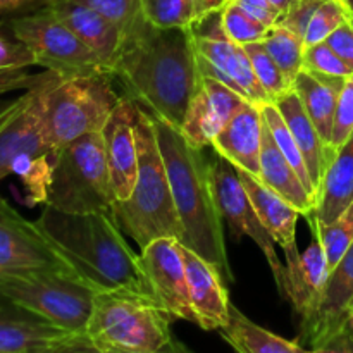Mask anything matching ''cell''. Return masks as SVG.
Segmentation results:
<instances>
[{
  "label": "cell",
  "instance_id": "obj_35",
  "mask_svg": "<svg viewBox=\"0 0 353 353\" xmlns=\"http://www.w3.org/2000/svg\"><path fill=\"white\" fill-rule=\"evenodd\" d=\"M221 21H223V28L226 37L234 43L245 45L255 43V41H262L269 30L262 26L261 23L248 16L238 3L230 2L221 12Z\"/></svg>",
  "mask_w": 353,
  "mask_h": 353
},
{
  "label": "cell",
  "instance_id": "obj_23",
  "mask_svg": "<svg viewBox=\"0 0 353 353\" xmlns=\"http://www.w3.org/2000/svg\"><path fill=\"white\" fill-rule=\"evenodd\" d=\"M272 103L278 107L279 114H281L286 126L292 131L293 138H295V141L299 143V148L302 150L307 169H309L310 181H312L317 196L324 171H326L327 164H330L331 159L334 157L336 152H331L330 148L324 145L323 138L319 137V131L316 130V126H314V123L310 121V117L307 116L305 109H303L302 105V100L296 95L295 90H288L285 95L276 99Z\"/></svg>",
  "mask_w": 353,
  "mask_h": 353
},
{
  "label": "cell",
  "instance_id": "obj_28",
  "mask_svg": "<svg viewBox=\"0 0 353 353\" xmlns=\"http://www.w3.org/2000/svg\"><path fill=\"white\" fill-rule=\"evenodd\" d=\"M219 333L236 353H309V348L299 341H290L259 326L233 303L230 321Z\"/></svg>",
  "mask_w": 353,
  "mask_h": 353
},
{
  "label": "cell",
  "instance_id": "obj_15",
  "mask_svg": "<svg viewBox=\"0 0 353 353\" xmlns=\"http://www.w3.org/2000/svg\"><path fill=\"white\" fill-rule=\"evenodd\" d=\"M196 50V68L200 76L217 79L252 103L271 102L259 83L250 57L241 45L230 38H209L193 33Z\"/></svg>",
  "mask_w": 353,
  "mask_h": 353
},
{
  "label": "cell",
  "instance_id": "obj_50",
  "mask_svg": "<svg viewBox=\"0 0 353 353\" xmlns=\"http://www.w3.org/2000/svg\"><path fill=\"white\" fill-rule=\"evenodd\" d=\"M353 324V300L350 303V309H348V327H350Z\"/></svg>",
  "mask_w": 353,
  "mask_h": 353
},
{
  "label": "cell",
  "instance_id": "obj_24",
  "mask_svg": "<svg viewBox=\"0 0 353 353\" xmlns=\"http://www.w3.org/2000/svg\"><path fill=\"white\" fill-rule=\"evenodd\" d=\"M353 203V134L350 140L338 148L327 164L316 196L312 216L307 219L317 224L336 221Z\"/></svg>",
  "mask_w": 353,
  "mask_h": 353
},
{
  "label": "cell",
  "instance_id": "obj_33",
  "mask_svg": "<svg viewBox=\"0 0 353 353\" xmlns=\"http://www.w3.org/2000/svg\"><path fill=\"white\" fill-rule=\"evenodd\" d=\"M245 52L250 57L252 68H254L255 76H257L259 83L264 88L265 95L269 97L271 102H274L276 99H279L281 95H285L288 90H292V85L288 83V79L285 78L283 71L279 69V65L276 64L274 59L269 55V52L265 50L264 43L262 41H255V43L245 45Z\"/></svg>",
  "mask_w": 353,
  "mask_h": 353
},
{
  "label": "cell",
  "instance_id": "obj_13",
  "mask_svg": "<svg viewBox=\"0 0 353 353\" xmlns=\"http://www.w3.org/2000/svg\"><path fill=\"white\" fill-rule=\"evenodd\" d=\"M52 268L68 265L48 245L34 221L24 219L0 195V278Z\"/></svg>",
  "mask_w": 353,
  "mask_h": 353
},
{
  "label": "cell",
  "instance_id": "obj_14",
  "mask_svg": "<svg viewBox=\"0 0 353 353\" xmlns=\"http://www.w3.org/2000/svg\"><path fill=\"white\" fill-rule=\"evenodd\" d=\"M241 183H243L245 192L250 196V202L257 212L259 219L269 231L272 240L276 241L279 248L283 250L286 259V272H288V292H286V300L290 302L295 290L296 283L300 278V259L302 254L296 247V223L299 217L302 216L296 207L286 202L283 196L269 190L257 176L250 172L238 169Z\"/></svg>",
  "mask_w": 353,
  "mask_h": 353
},
{
  "label": "cell",
  "instance_id": "obj_17",
  "mask_svg": "<svg viewBox=\"0 0 353 353\" xmlns=\"http://www.w3.org/2000/svg\"><path fill=\"white\" fill-rule=\"evenodd\" d=\"M245 102L248 100L224 83L202 76L179 131L192 147L203 150L212 145Z\"/></svg>",
  "mask_w": 353,
  "mask_h": 353
},
{
  "label": "cell",
  "instance_id": "obj_19",
  "mask_svg": "<svg viewBox=\"0 0 353 353\" xmlns=\"http://www.w3.org/2000/svg\"><path fill=\"white\" fill-rule=\"evenodd\" d=\"M183 257L195 324L200 330L221 331L230 321L231 302L226 279L216 265L207 262L185 245Z\"/></svg>",
  "mask_w": 353,
  "mask_h": 353
},
{
  "label": "cell",
  "instance_id": "obj_37",
  "mask_svg": "<svg viewBox=\"0 0 353 353\" xmlns=\"http://www.w3.org/2000/svg\"><path fill=\"white\" fill-rule=\"evenodd\" d=\"M303 69L310 72H317V74L338 76V78H348V76L353 74L350 68L338 57L336 52L326 41L305 47Z\"/></svg>",
  "mask_w": 353,
  "mask_h": 353
},
{
  "label": "cell",
  "instance_id": "obj_18",
  "mask_svg": "<svg viewBox=\"0 0 353 353\" xmlns=\"http://www.w3.org/2000/svg\"><path fill=\"white\" fill-rule=\"evenodd\" d=\"M353 300V243L330 272L323 299L310 323L300 331L299 343L316 348L348 327V309Z\"/></svg>",
  "mask_w": 353,
  "mask_h": 353
},
{
  "label": "cell",
  "instance_id": "obj_22",
  "mask_svg": "<svg viewBox=\"0 0 353 353\" xmlns=\"http://www.w3.org/2000/svg\"><path fill=\"white\" fill-rule=\"evenodd\" d=\"M69 334L74 333L0 295V353H37Z\"/></svg>",
  "mask_w": 353,
  "mask_h": 353
},
{
  "label": "cell",
  "instance_id": "obj_26",
  "mask_svg": "<svg viewBox=\"0 0 353 353\" xmlns=\"http://www.w3.org/2000/svg\"><path fill=\"white\" fill-rule=\"evenodd\" d=\"M345 81H347V78L317 74V72L302 69L292 86L302 100L307 116L310 117L316 130L319 131V137L323 138L327 148H330L331 133H333L338 95L343 88Z\"/></svg>",
  "mask_w": 353,
  "mask_h": 353
},
{
  "label": "cell",
  "instance_id": "obj_51",
  "mask_svg": "<svg viewBox=\"0 0 353 353\" xmlns=\"http://www.w3.org/2000/svg\"><path fill=\"white\" fill-rule=\"evenodd\" d=\"M345 3H347V7H348V10H350V17H352V23H353V0H343Z\"/></svg>",
  "mask_w": 353,
  "mask_h": 353
},
{
  "label": "cell",
  "instance_id": "obj_1",
  "mask_svg": "<svg viewBox=\"0 0 353 353\" xmlns=\"http://www.w3.org/2000/svg\"><path fill=\"white\" fill-rule=\"evenodd\" d=\"M110 74L126 99L179 130L202 78L193 31L162 30L140 17L124 33Z\"/></svg>",
  "mask_w": 353,
  "mask_h": 353
},
{
  "label": "cell",
  "instance_id": "obj_7",
  "mask_svg": "<svg viewBox=\"0 0 353 353\" xmlns=\"http://www.w3.org/2000/svg\"><path fill=\"white\" fill-rule=\"evenodd\" d=\"M114 202L102 133L85 134L55 152L45 205L92 214L110 210Z\"/></svg>",
  "mask_w": 353,
  "mask_h": 353
},
{
  "label": "cell",
  "instance_id": "obj_40",
  "mask_svg": "<svg viewBox=\"0 0 353 353\" xmlns=\"http://www.w3.org/2000/svg\"><path fill=\"white\" fill-rule=\"evenodd\" d=\"M323 2L324 0H295L293 6L288 9V12L281 17L279 24L288 28L290 31L299 34L300 38H303L314 14L317 12Z\"/></svg>",
  "mask_w": 353,
  "mask_h": 353
},
{
  "label": "cell",
  "instance_id": "obj_2",
  "mask_svg": "<svg viewBox=\"0 0 353 353\" xmlns=\"http://www.w3.org/2000/svg\"><path fill=\"white\" fill-rule=\"evenodd\" d=\"M34 224L62 262L97 293L130 290L152 295L141 257L110 210L69 214L45 205Z\"/></svg>",
  "mask_w": 353,
  "mask_h": 353
},
{
  "label": "cell",
  "instance_id": "obj_31",
  "mask_svg": "<svg viewBox=\"0 0 353 353\" xmlns=\"http://www.w3.org/2000/svg\"><path fill=\"white\" fill-rule=\"evenodd\" d=\"M261 112H262V119H264V124L268 126V130L271 131L272 138H274L276 145H278V148L281 150V154L285 155L286 161L293 165V169L296 171L299 178L302 179L305 190L310 193V196L316 200V190H314L312 181H310L305 159H303L302 150L299 148V143H296L295 138H293L292 131H290V128L286 126L285 119H283L281 114H279L278 107H276L272 102L262 103Z\"/></svg>",
  "mask_w": 353,
  "mask_h": 353
},
{
  "label": "cell",
  "instance_id": "obj_34",
  "mask_svg": "<svg viewBox=\"0 0 353 353\" xmlns=\"http://www.w3.org/2000/svg\"><path fill=\"white\" fill-rule=\"evenodd\" d=\"M350 10L343 0H324L317 12L314 14L303 37L305 47L326 41V38L343 23L350 21Z\"/></svg>",
  "mask_w": 353,
  "mask_h": 353
},
{
  "label": "cell",
  "instance_id": "obj_8",
  "mask_svg": "<svg viewBox=\"0 0 353 353\" xmlns=\"http://www.w3.org/2000/svg\"><path fill=\"white\" fill-rule=\"evenodd\" d=\"M0 295L69 333H86L97 292L68 268L0 278Z\"/></svg>",
  "mask_w": 353,
  "mask_h": 353
},
{
  "label": "cell",
  "instance_id": "obj_4",
  "mask_svg": "<svg viewBox=\"0 0 353 353\" xmlns=\"http://www.w3.org/2000/svg\"><path fill=\"white\" fill-rule=\"evenodd\" d=\"M137 143L140 161L133 193L128 200L114 202L110 214L124 236L133 240L140 250L159 238H178L181 241L183 228L176 212L154 121L143 107H140L138 114Z\"/></svg>",
  "mask_w": 353,
  "mask_h": 353
},
{
  "label": "cell",
  "instance_id": "obj_9",
  "mask_svg": "<svg viewBox=\"0 0 353 353\" xmlns=\"http://www.w3.org/2000/svg\"><path fill=\"white\" fill-rule=\"evenodd\" d=\"M14 38L23 41L37 59V65L59 76L109 72L99 55L90 50L50 10H41L9 21Z\"/></svg>",
  "mask_w": 353,
  "mask_h": 353
},
{
  "label": "cell",
  "instance_id": "obj_43",
  "mask_svg": "<svg viewBox=\"0 0 353 353\" xmlns=\"http://www.w3.org/2000/svg\"><path fill=\"white\" fill-rule=\"evenodd\" d=\"M37 353H103L100 348L95 347L88 334H69V336L62 338L57 343L50 345V347L43 348V350Z\"/></svg>",
  "mask_w": 353,
  "mask_h": 353
},
{
  "label": "cell",
  "instance_id": "obj_41",
  "mask_svg": "<svg viewBox=\"0 0 353 353\" xmlns=\"http://www.w3.org/2000/svg\"><path fill=\"white\" fill-rule=\"evenodd\" d=\"M326 43L353 72V23L347 21L326 38Z\"/></svg>",
  "mask_w": 353,
  "mask_h": 353
},
{
  "label": "cell",
  "instance_id": "obj_25",
  "mask_svg": "<svg viewBox=\"0 0 353 353\" xmlns=\"http://www.w3.org/2000/svg\"><path fill=\"white\" fill-rule=\"evenodd\" d=\"M264 121V119H262ZM259 179L278 193L279 196L292 203L293 207L302 212V216L310 217L314 212V205L316 200L310 196L303 186L302 179L299 178L293 165L286 161L285 155L276 145L274 138H272L271 131L264 124V134H262V148H261V172H259Z\"/></svg>",
  "mask_w": 353,
  "mask_h": 353
},
{
  "label": "cell",
  "instance_id": "obj_52",
  "mask_svg": "<svg viewBox=\"0 0 353 353\" xmlns=\"http://www.w3.org/2000/svg\"><path fill=\"white\" fill-rule=\"evenodd\" d=\"M350 330H353V324H352V326H350Z\"/></svg>",
  "mask_w": 353,
  "mask_h": 353
},
{
  "label": "cell",
  "instance_id": "obj_16",
  "mask_svg": "<svg viewBox=\"0 0 353 353\" xmlns=\"http://www.w3.org/2000/svg\"><path fill=\"white\" fill-rule=\"evenodd\" d=\"M138 114H140V105L123 97L102 130L110 185L116 202L130 199L138 178V161H140L137 143Z\"/></svg>",
  "mask_w": 353,
  "mask_h": 353
},
{
  "label": "cell",
  "instance_id": "obj_20",
  "mask_svg": "<svg viewBox=\"0 0 353 353\" xmlns=\"http://www.w3.org/2000/svg\"><path fill=\"white\" fill-rule=\"evenodd\" d=\"M43 7L95 52L110 72L124 41V31L116 23L79 0H47Z\"/></svg>",
  "mask_w": 353,
  "mask_h": 353
},
{
  "label": "cell",
  "instance_id": "obj_3",
  "mask_svg": "<svg viewBox=\"0 0 353 353\" xmlns=\"http://www.w3.org/2000/svg\"><path fill=\"white\" fill-rule=\"evenodd\" d=\"M150 116L183 228L181 243L216 265L226 283H234L224 243L223 216L210 178V161L203 150L185 140L178 128L154 114Z\"/></svg>",
  "mask_w": 353,
  "mask_h": 353
},
{
  "label": "cell",
  "instance_id": "obj_46",
  "mask_svg": "<svg viewBox=\"0 0 353 353\" xmlns=\"http://www.w3.org/2000/svg\"><path fill=\"white\" fill-rule=\"evenodd\" d=\"M37 2H47V0H0V14L14 12V10L24 9L28 6H33Z\"/></svg>",
  "mask_w": 353,
  "mask_h": 353
},
{
  "label": "cell",
  "instance_id": "obj_29",
  "mask_svg": "<svg viewBox=\"0 0 353 353\" xmlns=\"http://www.w3.org/2000/svg\"><path fill=\"white\" fill-rule=\"evenodd\" d=\"M31 65H37L33 52L12 34L0 31V97L16 90H30L45 78L47 71L30 74Z\"/></svg>",
  "mask_w": 353,
  "mask_h": 353
},
{
  "label": "cell",
  "instance_id": "obj_42",
  "mask_svg": "<svg viewBox=\"0 0 353 353\" xmlns=\"http://www.w3.org/2000/svg\"><path fill=\"white\" fill-rule=\"evenodd\" d=\"M234 3L241 7L250 17H254L257 23L265 26L268 30L274 28L281 21V12L276 7H272L268 0H233Z\"/></svg>",
  "mask_w": 353,
  "mask_h": 353
},
{
  "label": "cell",
  "instance_id": "obj_47",
  "mask_svg": "<svg viewBox=\"0 0 353 353\" xmlns=\"http://www.w3.org/2000/svg\"><path fill=\"white\" fill-rule=\"evenodd\" d=\"M268 2L271 3L272 7H276V9L281 12V16H285V14L288 12L290 7L293 6V2H295V0H268Z\"/></svg>",
  "mask_w": 353,
  "mask_h": 353
},
{
  "label": "cell",
  "instance_id": "obj_32",
  "mask_svg": "<svg viewBox=\"0 0 353 353\" xmlns=\"http://www.w3.org/2000/svg\"><path fill=\"white\" fill-rule=\"evenodd\" d=\"M309 221L312 230L316 231L317 238H319L321 245H323L327 268L331 272L353 243V203L336 221L330 224H317L316 221Z\"/></svg>",
  "mask_w": 353,
  "mask_h": 353
},
{
  "label": "cell",
  "instance_id": "obj_48",
  "mask_svg": "<svg viewBox=\"0 0 353 353\" xmlns=\"http://www.w3.org/2000/svg\"><path fill=\"white\" fill-rule=\"evenodd\" d=\"M171 348L174 353H193L185 343H183V341L176 340V338H172L171 340Z\"/></svg>",
  "mask_w": 353,
  "mask_h": 353
},
{
  "label": "cell",
  "instance_id": "obj_38",
  "mask_svg": "<svg viewBox=\"0 0 353 353\" xmlns=\"http://www.w3.org/2000/svg\"><path fill=\"white\" fill-rule=\"evenodd\" d=\"M353 134V74H350L338 95L336 114H334L333 133H331L330 148L336 152L343 147Z\"/></svg>",
  "mask_w": 353,
  "mask_h": 353
},
{
  "label": "cell",
  "instance_id": "obj_6",
  "mask_svg": "<svg viewBox=\"0 0 353 353\" xmlns=\"http://www.w3.org/2000/svg\"><path fill=\"white\" fill-rule=\"evenodd\" d=\"M110 72L57 76L45 103V134L52 152L92 133H102L123 100Z\"/></svg>",
  "mask_w": 353,
  "mask_h": 353
},
{
  "label": "cell",
  "instance_id": "obj_44",
  "mask_svg": "<svg viewBox=\"0 0 353 353\" xmlns=\"http://www.w3.org/2000/svg\"><path fill=\"white\" fill-rule=\"evenodd\" d=\"M185 2L188 9L190 30H193L210 14L221 12L230 3V0H185Z\"/></svg>",
  "mask_w": 353,
  "mask_h": 353
},
{
  "label": "cell",
  "instance_id": "obj_5",
  "mask_svg": "<svg viewBox=\"0 0 353 353\" xmlns=\"http://www.w3.org/2000/svg\"><path fill=\"white\" fill-rule=\"evenodd\" d=\"M172 321L154 295L102 292L95 295L86 334L103 353L155 352L171 343Z\"/></svg>",
  "mask_w": 353,
  "mask_h": 353
},
{
  "label": "cell",
  "instance_id": "obj_21",
  "mask_svg": "<svg viewBox=\"0 0 353 353\" xmlns=\"http://www.w3.org/2000/svg\"><path fill=\"white\" fill-rule=\"evenodd\" d=\"M264 134L261 105L245 102L230 123L214 138V154L230 161L234 168L257 176L261 172V148Z\"/></svg>",
  "mask_w": 353,
  "mask_h": 353
},
{
  "label": "cell",
  "instance_id": "obj_49",
  "mask_svg": "<svg viewBox=\"0 0 353 353\" xmlns=\"http://www.w3.org/2000/svg\"><path fill=\"white\" fill-rule=\"evenodd\" d=\"M117 353H174V352H172L171 343H169L168 347L161 348V350H155V352H117Z\"/></svg>",
  "mask_w": 353,
  "mask_h": 353
},
{
  "label": "cell",
  "instance_id": "obj_30",
  "mask_svg": "<svg viewBox=\"0 0 353 353\" xmlns=\"http://www.w3.org/2000/svg\"><path fill=\"white\" fill-rule=\"evenodd\" d=\"M262 43L269 55L274 59L276 64L279 65L290 85L293 86V81L303 69V52H305L303 38L290 31L288 28L276 24L274 28L269 30Z\"/></svg>",
  "mask_w": 353,
  "mask_h": 353
},
{
  "label": "cell",
  "instance_id": "obj_11",
  "mask_svg": "<svg viewBox=\"0 0 353 353\" xmlns=\"http://www.w3.org/2000/svg\"><path fill=\"white\" fill-rule=\"evenodd\" d=\"M210 178H212L214 195H216L221 216H223L224 223L230 226L234 240L248 236L255 241V245L261 248L269 268H271L279 295L286 300V292H288L286 265L283 264L278 252H276L278 245L272 240L269 231L265 230L262 221L259 219L257 212L250 202V196L245 192L236 168L230 161L216 154V157L210 161Z\"/></svg>",
  "mask_w": 353,
  "mask_h": 353
},
{
  "label": "cell",
  "instance_id": "obj_27",
  "mask_svg": "<svg viewBox=\"0 0 353 353\" xmlns=\"http://www.w3.org/2000/svg\"><path fill=\"white\" fill-rule=\"evenodd\" d=\"M327 278H330V268H327L326 254L316 231L312 230V241L300 259V278L290 299V303L300 319V331L310 323L316 314Z\"/></svg>",
  "mask_w": 353,
  "mask_h": 353
},
{
  "label": "cell",
  "instance_id": "obj_12",
  "mask_svg": "<svg viewBox=\"0 0 353 353\" xmlns=\"http://www.w3.org/2000/svg\"><path fill=\"white\" fill-rule=\"evenodd\" d=\"M152 295L172 319L195 324L186 283L183 245L178 238H159L140 250Z\"/></svg>",
  "mask_w": 353,
  "mask_h": 353
},
{
  "label": "cell",
  "instance_id": "obj_39",
  "mask_svg": "<svg viewBox=\"0 0 353 353\" xmlns=\"http://www.w3.org/2000/svg\"><path fill=\"white\" fill-rule=\"evenodd\" d=\"M116 23L126 33L141 16L140 0H79Z\"/></svg>",
  "mask_w": 353,
  "mask_h": 353
},
{
  "label": "cell",
  "instance_id": "obj_53",
  "mask_svg": "<svg viewBox=\"0 0 353 353\" xmlns=\"http://www.w3.org/2000/svg\"><path fill=\"white\" fill-rule=\"evenodd\" d=\"M230 2H233V0H230Z\"/></svg>",
  "mask_w": 353,
  "mask_h": 353
},
{
  "label": "cell",
  "instance_id": "obj_36",
  "mask_svg": "<svg viewBox=\"0 0 353 353\" xmlns=\"http://www.w3.org/2000/svg\"><path fill=\"white\" fill-rule=\"evenodd\" d=\"M140 9L141 16L155 28H190L185 0H140Z\"/></svg>",
  "mask_w": 353,
  "mask_h": 353
},
{
  "label": "cell",
  "instance_id": "obj_45",
  "mask_svg": "<svg viewBox=\"0 0 353 353\" xmlns=\"http://www.w3.org/2000/svg\"><path fill=\"white\" fill-rule=\"evenodd\" d=\"M309 353H353V330L340 331L319 347L309 348Z\"/></svg>",
  "mask_w": 353,
  "mask_h": 353
},
{
  "label": "cell",
  "instance_id": "obj_10",
  "mask_svg": "<svg viewBox=\"0 0 353 353\" xmlns=\"http://www.w3.org/2000/svg\"><path fill=\"white\" fill-rule=\"evenodd\" d=\"M57 76L47 71L23 95L0 102V181L12 174L23 159L54 155L45 134V103Z\"/></svg>",
  "mask_w": 353,
  "mask_h": 353
}]
</instances>
